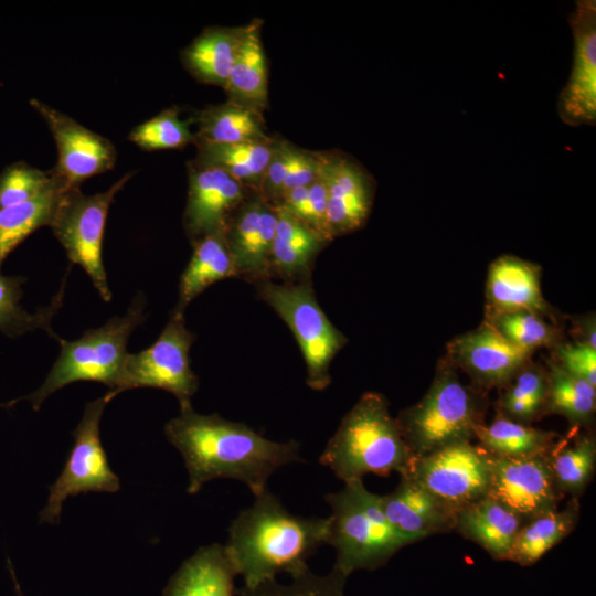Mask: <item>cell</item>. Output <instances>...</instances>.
I'll return each mask as SVG.
<instances>
[{"mask_svg":"<svg viewBox=\"0 0 596 596\" xmlns=\"http://www.w3.org/2000/svg\"><path fill=\"white\" fill-rule=\"evenodd\" d=\"M164 435L183 457L190 494L213 479L225 478L243 482L256 497L267 489L276 470L304 461L294 439L270 440L244 423L199 414L192 407L170 419Z\"/></svg>","mask_w":596,"mask_h":596,"instance_id":"6da1fadb","label":"cell"},{"mask_svg":"<svg viewBox=\"0 0 596 596\" xmlns=\"http://www.w3.org/2000/svg\"><path fill=\"white\" fill-rule=\"evenodd\" d=\"M224 545L243 586L255 587L309 568L308 558L328 544L329 518L289 512L266 489L233 520Z\"/></svg>","mask_w":596,"mask_h":596,"instance_id":"7a4b0ae2","label":"cell"},{"mask_svg":"<svg viewBox=\"0 0 596 596\" xmlns=\"http://www.w3.org/2000/svg\"><path fill=\"white\" fill-rule=\"evenodd\" d=\"M414 458L387 400L381 393L366 392L343 416L319 462L345 483L363 480L368 473L405 475Z\"/></svg>","mask_w":596,"mask_h":596,"instance_id":"3957f363","label":"cell"},{"mask_svg":"<svg viewBox=\"0 0 596 596\" xmlns=\"http://www.w3.org/2000/svg\"><path fill=\"white\" fill-rule=\"evenodd\" d=\"M324 500L331 509L328 545L336 551L333 567L347 577L385 565L408 545L386 520L381 496L369 491L363 480L345 482Z\"/></svg>","mask_w":596,"mask_h":596,"instance_id":"277c9868","label":"cell"},{"mask_svg":"<svg viewBox=\"0 0 596 596\" xmlns=\"http://www.w3.org/2000/svg\"><path fill=\"white\" fill-rule=\"evenodd\" d=\"M483 394L465 385L455 368L443 363L425 395L403 409L396 421L414 457L453 444L471 441L483 424Z\"/></svg>","mask_w":596,"mask_h":596,"instance_id":"5b68a950","label":"cell"},{"mask_svg":"<svg viewBox=\"0 0 596 596\" xmlns=\"http://www.w3.org/2000/svg\"><path fill=\"white\" fill-rule=\"evenodd\" d=\"M145 319V298L138 295L125 316H115L104 326L86 330L73 341L58 337L61 351L46 379L34 392L15 398V402L26 400L38 411L51 394L77 381L103 383L108 392L113 391L128 354V339Z\"/></svg>","mask_w":596,"mask_h":596,"instance_id":"8992f818","label":"cell"},{"mask_svg":"<svg viewBox=\"0 0 596 596\" xmlns=\"http://www.w3.org/2000/svg\"><path fill=\"white\" fill-rule=\"evenodd\" d=\"M258 296L291 330L306 363L307 385L322 391L330 384V364L347 338L321 309L309 280L265 279L256 283Z\"/></svg>","mask_w":596,"mask_h":596,"instance_id":"52a82bcc","label":"cell"},{"mask_svg":"<svg viewBox=\"0 0 596 596\" xmlns=\"http://www.w3.org/2000/svg\"><path fill=\"white\" fill-rule=\"evenodd\" d=\"M194 339L185 326L184 311L174 308L159 338L149 348L127 354L117 386L104 395L106 402L127 390L155 387L173 394L180 411L191 408V398L199 387L189 359Z\"/></svg>","mask_w":596,"mask_h":596,"instance_id":"ba28073f","label":"cell"},{"mask_svg":"<svg viewBox=\"0 0 596 596\" xmlns=\"http://www.w3.org/2000/svg\"><path fill=\"white\" fill-rule=\"evenodd\" d=\"M134 175V171L127 172L106 191L95 194H85L81 188L66 190L50 224L68 259L87 273L105 301L111 300L103 264L106 220L115 196Z\"/></svg>","mask_w":596,"mask_h":596,"instance_id":"9c48e42d","label":"cell"},{"mask_svg":"<svg viewBox=\"0 0 596 596\" xmlns=\"http://www.w3.org/2000/svg\"><path fill=\"white\" fill-rule=\"evenodd\" d=\"M106 405L104 396L86 404L73 432L74 445L68 459L50 487L46 504L40 512L41 523L57 522L68 497L86 492H116L120 489L119 478L108 464L99 436V423Z\"/></svg>","mask_w":596,"mask_h":596,"instance_id":"30bf717a","label":"cell"},{"mask_svg":"<svg viewBox=\"0 0 596 596\" xmlns=\"http://www.w3.org/2000/svg\"><path fill=\"white\" fill-rule=\"evenodd\" d=\"M491 469L492 456L479 444L466 441L415 457L405 475L458 514L488 496Z\"/></svg>","mask_w":596,"mask_h":596,"instance_id":"8fae6325","label":"cell"},{"mask_svg":"<svg viewBox=\"0 0 596 596\" xmlns=\"http://www.w3.org/2000/svg\"><path fill=\"white\" fill-rule=\"evenodd\" d=\"M30 105L53 136L57 161L50 172L66 190L115 167L117 150L109 139L40 99L31 98Z\"/></svg>","mask_w":596,"mask_h":596,"instance_id":"7c38bea8","label":"cell"},{"mask_svg":"<svg viewBox=\"0 0 596 596\" xmlns=\"http://www.w3.org/2000/svg\"><path fill=\"white\" fill-rule=\"evenodd\" d=\"M568 23L573 64L557 98L561 120L572 127L596 124V1L577 0Z\"/></svg>","mask_w":596,"mask_h":596,"instance_id":"4fadbf2b","label":"cell"},{"mask_svg":"<svg viewBox=\"0 0 596 596\" xmlns=\"http://www.w3.org/2000/svg\"><path fill=\"white\" fill-rule=\"evenodd\" d=\"M188 183L183 226L192 243L224 233L231 216L247 199V189L226 172L195 160L188 163Z\"/></svg>","mask_w":596,"mask_h":596,"instance_id":"5bb4252c","label":"cell"},{"mask_svg":"<svg viewBox=\"0 0 596 596\" xmlns=\"http://www.w3.org/2000/svg\"><path fill=\"white\" fill-rule=\"evenodd\" d=\"M546 456L531 458L492 456L488 496L525 521L557 509L563 496L555 488Z\"/></svg>","mask_w":596,"mask_h":596,"instance_id":"9a60e30c","label":"cell"},{"mask_svg":"<svg viewBox=\"0 0 596 596\" xmlns=\"http://www.w3.org/2000/svg\"><path fill=\"white\" fill-rule=\"evenodd\" d=\"M447 352L449 364L481 389L504 387L532 353L508 341L487 321L450 341Z\"/></svg>","mask_w":596,"mask_h":596,"instance_id":"2e32d148","label":"cell"},{"mask_svg":"<svg viewBox=\"0 0 596 596\" xmlns=\"http://www.w3.org/2000/svg\"><path fill=\"white\" fill-rule=\"evenodd\" d=\"M321 177L327 188V223L332 240L361 228L375 192L372 175L343 153H322Z\"/></svg>","mask_w":596,"mask_h":596,"instance_id":"e0dca14e","label":"cell"},{"mask_svg":"<svg viewBox=\"0 0 596 596\" xmlns=\"http://www.w3.org/2000/svg\"><path fill=\"white\" fill-rule=\"evenodd\" d=\"M276 223V209L257 193L231 216L224 236L237 277L255 283L270 279Z\"/></svg>","mask_w":596,"mask_h":596,"instance_id":"ac0fdd59","label":"cell"},{"mask_svg":"<svg viewBox=\"0 0 596 596\" xmlns=\"http://www.w3.org/2000/svg\"><path fill=\"white\" fill-rule=\"evenodd\" d=\"M381 505L393 530L407 544L455 529L457 513L406 475L392 492L381 496Z\"/></svg>","mask_w":596,"mask_h":596,"instance_id":"d6986e66","label":"cell"},{"mask_svg":"<svg viewBox=\"0 0 596 596\" xmlns=\"http://www.w3.org/2000/svg\"><path fill=\"white\" fill-rule=\"evenodd\" d=\"M486 297L487 315L529 310L546 311L540 284V267L512 255H502L489 267Z\"/></svg>","mask_w":596,"mask_h":596,"instance_id":"ffe728a7","label":"cell"},{"mask_svg":"<svg viewBox=\"0 0 596 596\" xmlns=\"http://www.w3.org/2000/svg\"><path fill=\"white\" fill-rule=\"evenodd\" d=\"M236 570L224 545L202 546L170 578L163 596H236Z\"/></svg>","mask_w":596,"mask_h":596,"instance_id":"44dd1931","label":"cell"},{"mask_svg":"<svg viewBox=\"0 0 596 596\" xmlns=\"http://www.w3.org/2000/svg\"><path fill=\"white\" fill-rule=\"evenodd\" d=\"M524 522L508 507L486 496L457 514L454 530L481 546L491 557L507 561Z\"/></svg>","mask_w":596,"mask_h":596,"instance_id":"7402d4cb","label":"cell"},{"mask_svg":"<svg viewBox=\"0 0 596 596\" xmlns=\"http://www.w3.org/2000/svg\"><path fill=\"white\" fill-rule=\"evenodd\" d=\"M260 20L243 28L238 50L224 86L228 100L263 113L267 104V65Z\"/></svg>","mask_w":596,"mask_h":596,"instance_id":"603a6c76","label":"cell"},{"mask_svg":"<svg viewBox=\"0 0 596 596\" xmlns=\"http://www.w3.org/2000/svg\"><path fill=\"white\" fill-rule=\"evenodd\" d=\"M275 209L277 223L270 253V272L295 280L306 277L315 257L329 241L297 217Z\"/></svg>","mask_w":596,"mask_h":596,"instance_id":"cb8c5ba5","label":"cell"},{"mask_svg":"<svg viewBox=\"0 0 596 596\" xmlns=\"http://www.w3.org/2000/svg\"><path fill=\"white\" fill-rule=\"evenodd\" d=\"M243 28H209L183 51L181 60L198 81L224 87L233 66Z\"/></svg>","mask_w":596,"mask_h":596,"instance_id":"d4e9b609","label":"cell"},{"mask_svg":"<svg viewBox=\"0 0 596 596\" xmlns=\"http://www.w3.org/2000/svg\"><path fill=\"white\" fill-rule=\"evenodd\" d=\"M198 124L195 142L237 143L267 141L263 113L227 100L210 105L193 119Z\"/></svg>","mask_w":596,"mask_h":596,"instance_id":"484cf974","label":"cell"},{"mask_svg":"<svg viewBox=\"0 0 596 596\" xmlns=\"http://www.w3.org/2000/svg\"><path fill=\"white\" fill-rule=\"evenodd\" d=\"M196 162L217 168L246 189L259 193L265 170L273 153L274 139L267 141L210 143L195 142Z\"/></svg>","mask_w":596,"mask_h":596,"instance_id":"4316f807","label":"cell"},{"mask_svg":"<svg viewBox=\"0 0 596 596\" xmlns=\"http://www.w3.org/2000/svg\"><path fill=\"white\" fill-rule=\"evenodd\" d=\"M578 498H571L563 510H552L526 520L519 530L507 561L522 566L538 562L576 526L579 518Z\"/></svg>","mask_w":596,"mask_h":596,"instance_id":"83f0119b","label":"cell"},{"mask_svg":"<svg viewBox=\"0 0 596 596\" xmlns=\"http://www.w3.org/2000/svg\"><path fill=\"white\" fill-rule=\"evenodd\" d=\"M193 248L179 284V300L175 308L183 311L195 297L214 283L237 276L224 233L205 235L193 242Z\"/></svg>","mask_w":596,"mask_h":596,"instance_id":"f1b7e54d","label":"cell"},{"mask_svg":"<svg viewBox=\"0 0 596 596\" xmlns=\"http://www.w3.org/2000/svg\"><path fill=\"white\" fill-rule=\"evenodd\" d=\"M475 438L491 456L531 458L549 455L560 436L498 413L489 425L483 423L477 427Z\"/></svg>","mask_w":596,"mask_h":596,"instance_id":"f546056e","label":"cell"},{"mask_svg":"<svg viewBox=\"0 0 596 596\" xmlns=\"http://www.w3.org/2000/svg\"><path fill=\"white\" fill-rule=\"evenodd\" d=\"M65 191L66 189L53 178L52 183L35 198L0 207V268L8 255L29 235L40 227L50 226Z\"/></svg>","mask_w":596,"mask_h":596,"instance_id":"4dcf8cb0","label":"cell"},{"mask_svg":"<svg viewBox=\"0 0 596 596\" xmlns=\"http://www.w3.org/2000/svg\"><path fill=\"white\" fill-rule=\"evenodd\" d=\"M557 491L578 498L592 481L596 469V439L590 433L561 439L546 456Z\"/></svg>","mask_w":596,"mask_h":596,"instance_id":"1f68e13d","label":"cell"},{"mask_svg":"<svg viewBox=\"0 0 596 596\" xmlns=\"http://www.w3.org/2000/svg\"><path fill=\"white\" fill-rule=\"evenodd\" d=\"M24 281L25 278L21 276H6L0 272V332L15 338L42 329L56 340L58 336L52 330L51 321L62 306L66 280H63L60 291L51 304L36 309L33 313L20 305Z\"/></svg>","mask_w":596,"mask_h":596,"instance_id":"d6a6232c","label":"cell"},{"mask_svg":"<svg viewBox=\"0 0 596 596\" xmlns=\"http://www.w3.org/2000/svg\"><path fill=\"white\" fill-rule=\"evenodd\" d=\"M546 374L544 413L562 415L576 427L590 425L596 409V387L566 372L557 363H552Z\"/></svg>","mask_w":596,"mask_h":596,"instance_id":"836d02e7","label":"cell"},{"mask_svg":"<svg viewBox=\"0 0 596 596\" xmlns=\"http://www.w3.org/2000/svg\"><path fill=\"white\" fill-rule=\"evenodd\" d=\"M498 401L499 413L519 423L529 424L544 413L547 395V374L528 362L512 380Z\"/></svg>","mask_w":596,"mask_h":596,"instance_id":"e575fe53","label":"cell"},{"mask_svg":"<svg viewBox=\"0 0 596 596\" xmlns=\"http://www.w3.org/2000/svg\"><path fill=\"white\" fill-rule=\"evenodd\" d=\"M191 121L183 120L177 107H170L134 127L128 139L146 151L180 149L194 143Z\"/></svg>","mask_w":596,"mask_h":596,"instance_id":"d590c367","label":"cell"},{"mask_svg":"<svg viewBox=\"0 0 596 596\" xmlns=\"http://www.w3.org/2000/svg\"><path fill=\"white\" fill-rule=\"evenodd\" d=\"M348 577L337 568L324 575L315 574L310 568L291 577L288 584L277 579L255 587L242 586L236 596H344Z\"/></svg>","mask_w":596,"mask_h":596,"instance_id":"8d00e7d4","label":"cell"},{"mask_svg":"<svg viewBox=\"0 0 596 596\" xmlns=\"http://www.w3.org/2000/svg\"><path fill=\"white\" fill-rule=\"evenodd\" d=\"M486 321L508 341L529 352L539 347L551 345L556 339L555 329L533 311L515 310L487 315Z\"/></svg>","mask_w":596,"mask_h":596,"instance_id":"74e56055","label":"cell"},{"mask_svg":"<svg viewBox=\"0 0 596 596\" xmlns=\"http://www.w3.org/2000/svg\"><path fill=\"white\" fill-rule=\"evenodd\" d=\"M53 181L51 172L26 162H14L0 173V207L29 201L44 191Z\"/></svg>","mask_w":596,"mask_h":596,"instance_id":"f35d334b","label":"cell"},{"mask_svg":"<svg viewBox=\"0 0 596 596\" xmlns=\"http://www.w3.org/2000/svg\"><path fill=\"white\" fill-rule=\"evenodd\" d=\"M294 145L274 139L273 153L265 170L259 195L273 206L277 203L291 162Z\"/></svg>","mask_w":596,"mask_h":596,"instance_id":"ab89813d","label":"cell"},{"mask_svg":"<svg viewBox=\"0 0 596 596\" xmlns=\"http://www.w3.org/2000/svg\"><path fill=\"white\" fill-rule=\"evenodd\" d=\"M555 356L562 369L596 387V348L575 341L558 345Z\"/></svg>","mask_w":596,"mask_h":596,"instance_id":"60d3db41","label":"cell"},{"mask_svg":"<svg viewBox=\"0 0 596 596\" xmlns=\"http://www.w3.org/2000/svg\"><path fill=\"white\" fill-rule=\"evenodd\" d=\"M290 215L331 241L327 223V188L321 172L319 178L308 187V193L302 204Z\"/></svg>","mask_w":596,"mask_h":596,"instance_id":"b9f144b4","label":"cell"},{"mask_svg":"<svg viewBox=\"0 0 596 596\" xmlns=\"http://www.w3.org/2000/svg\"><path fill=\"white\" fill-rule=\"evenodd\" d=\"M321 167V152H311L295 146L289 170L279 199L289 190L307 187L316 181L320 175Z\"/></svg>","mask_w":596,"mask_h":596,"instance_id":"7bdbcfd3","label":"cell"},{"mask_svg":"<svg viewBox=\"0 0 596 596\" xmlns=\"http://www.w3.org/2000/svg\"><path fill=\"white\" fill-rule=\"evenodd\" d=\"M7 566H8V570H9V574H10V577H11V582H12V585H13V588H14V593H15V596H24L22 589H21V586L19 584V581L17 578V575H15V571H14V567H13V564L11 562L10 558L7 560Z\"/></svg>","mask_w":596,"mask_h":596,"instance_id":"ee69618b","label":"cell"},{"mask_svg":"<svg viewBox=\"0 0 596 596\" xmlns=\"http://www.w3.org/2000/svg\"><path fill=\"white\" fill-rule=\"evenodd\" d=\"M15 404H17L15 400H12V401L7 402V403H0V409L1 408H10Z\"/></svg>","mask_w":596,"mask_h":596,"instance_id":"f6af8a7d","label":"cell"}]
</instances>
